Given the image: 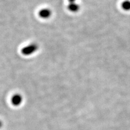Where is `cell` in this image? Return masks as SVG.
<instances>
[{
	"mask_svg": "<svg viewBox=\"0 0 130 130\" xmlns=\"http://www.w3.org/2000/svg\"><path fill=\"white\" fill-rule=\"evenodd\" d=\"M39 15L40 17L42 19H48L51 16L52 11L50 9L44 8V9H41L39 11Z\"/></svg>",
	"mask_w": 130,
	"mask_h": 130,
	"instance_id": "3",
	"label": "cell"
},
{
	"mask_svg": "<svg viewBox=\"0 0 130 130\" xmlns=\"http://www.w3.org/2000/svg\"><path fill=\"white\" fill-rule=\"evenodd\" d=\"M68 10L73 13H76L80 9V6L78 4L75 3H70L68 6Z\"/></svg>",
	"mask_w": 130,
	"mask_h": 130,
	"instance_id": "4",
	"label": "cell"
},
{
	"mask_svg": "<svg viewBox=\"0 0 130 130\" xmlns=\"http://www.w3.org/2000/svg\"><path fill=\"white\" fill-rule=\"evenodd\" d=\"M121 7L125 11L130 10V1L129 0H126L122 3Z\"/></svg>",
	"mask_w": 130,
	"mask_h": 130,
	"instance_id": "5",
	"label": "cell"
},
{
	"mask_svg": "<svg viewBox=\"0 0 130 130\" xmlns=\"http://www.w3.org/2000/svg\"><path fill=\"white\" fill-rule=\"evenodd\" d=\"M11 102L13 105L18 106L22 102V96L19 94H15L11 97Z\"/></svg>",
	"mask_w": 130,
	"mask_h": 130,
	"instance_id": "2",
	"label": "cell"
},
{
	"mask_svg": "<svg viewBox=\"0 0 130 130\" xmlns=\"http://www.w3.org/2000/svg\"><path fill=\"white\" fill-rule=\"evenodd\" d=\"M38 49V46L35 43H32L24 47L21 50L22 54L24 55H29L33 54Z\"/></svg>",
	"mask_w": 130,
	"mask_h": 130,
	"instance_id": "1",
	"label": "cell"
},
{
	"mask_svg": "<svg viewBox=\"0 0 130 130\" xmlns=\"http://www.w3.org/2000/svg\"><path fill=\"white\" fill-rule=\"evenodd\" d=\"M76 0H68V1L70 3H75Z\"/></svg>",
	"mask_w": 130,
	"mask_h": 130,
	"instance_id": "6",
	"label": "cell"
},
{
	"mask_svg": "<svg viewBox=\"0 0 130 130\" xmlns=\"http://www.w3.org/2000/svg\"><path fill=\"white\" fill-rule=\"evenodd\" d=\"M2 125H3V124L2 123V121L0 120V128H1L2 127Z\"/></svg>",
	"mask_w": 130,
	"mask_h": 130,
	"instance_id": "7",
	"label": "cell"
}]
</instances>
